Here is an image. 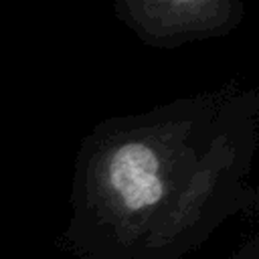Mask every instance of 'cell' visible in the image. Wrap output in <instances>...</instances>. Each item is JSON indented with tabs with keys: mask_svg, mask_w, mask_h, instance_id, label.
I'll list each match as a JSON object with an SVG mask.
<instances>
[{
	"mask_svg": "<svg viewBox=\"0 0 259 259\" xmlns=\"http://www.w3.org/2000/svg\"><path fill=\"white\" fill-rule=\"evenodd\" d=\"M156 154L142 144L123 146L111 162V186L125 208L140 210L162 200Z\"/></svg>",
	"mask_w": 259,
	"mask_h": 259,
	"instance_id": "1",
	"label": "cell"
}]
</instances>
